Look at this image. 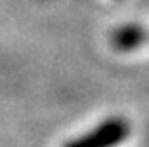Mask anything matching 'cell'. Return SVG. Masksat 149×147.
<instances>
[{
	"instance_id": "1",
	"label": "cell",
	"mask_w": 149,
	"mask_h": 147,
	"mask_svg": "<svg viewBox=\"0 0 149 147\" xmlns=\"http://www.w3.org/2000/svg\"><path fill=\"white\" fill-rule=\"evenodd\" d=\"M128 136H130L128 121L120 117H111L100 122L90 132L82 134L80 138L67 141L63 147H118L128 139Z\"/></svg>"
},
{
	"instance_id": "2",
	"label": "cell",
	"mask_w": 149,
	"mask_h": 147,
	"mask_svg": "<svg viewBox=\"0 0 149 147\" xmlns=\"http://www.w3.org/2000/svg\"><path fill=\"white\" fill-rule=\"evenodd\" d=\"M149 35L141 25H123L111 35V44L120 52H132L147 42Z\"/></svg>"
}]
</instances>
